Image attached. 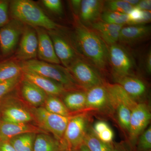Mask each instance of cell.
Returning <instances> with one entry per match:
<instances>
[{
  "mask_svg": "<svg viewBox=\"0 0 151 151\" xmlns=\"http://www.w3.org/2000/svg\"><path fill=\"white\" fill-rule=\"evenodd\" d=\"M74 37L82 54L95 67L105 69L108 62V47L98 34L79 23L76 27Z\"/></svg>",
  "mask_w": 151,
  "mask_h": 151,
  "instance_id": "1",
  "label": "cell"
},
{
  "mask_svg": "<svg viewBox=\"0 0 151 151\" xmlns=\"http://www.w3.org/2000/svg\"><path fill=\"white\" fill-rule=\"evenodd\" d=\"M10 11L14 19L32 27L54 30L58 25L49 18L42 10L29 0H15L11 2Z\"/></svg>",
  "mask_w": 151,
  "mask_h": 151,
  "instance_id": "2",
  "label": "cell"
},
{
  "mask_svg": "<svg viewBox=\"0 0 151 151\" xmlns=\"http://www.w3.org/2000/svg\"><path fill=\"white\" fill-rule=\"evenodd\" d=\"M19 65L22 71L32 72L56 81L68 91L82 90L68 69L64 66L35 59L22 61Z\"/></svg>",
  "mask_w": 151,
  "mask_h": 151,
  "instance_id": "3",
  "label": "cell"
},
{
  "mask_svg": "<svg viewBox=\"0 0 151 151\" xmlns=\"http://www.w3.org/2000/svg\"><path fill=\"white\" fill-rule=\"evenodd\" d=\"M113 111V118L127 136L129 134L131 112L137 104L124 89L117 84L105 83Z\"/></svg>",
  "mask_w": 151,
  "mask_h": 151,
  "instance_id": "4",
  "label": "cell"
},
{
  "mask_svg": "<svg viewBox=\"0 0 151 151\" xmlns=\"http://www.w3.org/2000/svg\"><path fill=\"white\" fill-rule=\"evenodd\" d=\"M17 97H4L0 101V119L12 123L35 122L32 108Z\"/></svg>",
  "mask_w": 151,
  "mask_h": 151,
  "instance_id": "5",
  "label": "cell"
},
{
  "mask_svg": "<svg viewBox=\"0 0 151 151\" xmlns=\"http://www.w3.org/2000/svg\"><path fill=\"white\" fill-rule=\"evenodd\" d=\"M37 126L62 142L70 116H64L50 113L43 107L32 108Z\"/></svg>",
  "mask_w": 151,
  "mask_h": 151,
  "instance_id": "6",
  "label": "cell"
},
{
  "mask_svg": "<svg viewBox=\"0 0 151 151\" xmlns=\"http://www.w3.org/2000/svg\"><path fill=\"white\" fill-rule=\"evenodd\" d=\"M91 121L87 112L70 116L65 129L63 140L68 149L78 150L84 142Z\"/></svg>",
  "mask_w": 151,
  "mask_h": 151,
  "instance_id": "7",
  "label": "cell"
},
{
  "mask_svg": "<svg viewBox=\"0 0 151 151\" xmlns=\"http://www.w3.org/2000/svg\"><path fill=\"white\" fill-rule=\"evenodd\" d=\"M151 119L150 107L144 102L138 103L132 109L130 117L128 141L134 151L138 138L147 129Z\"/></svg>",
  "mask_w": 151,
  "mask_h": 151,
  "instance_id": "8",
  "label": "cell"
},
{
  "mask_svg": "<svg viewBox=\"0 0 151 151\" xmlns=\"http://www.w3.org/2000/svg\"><path fill=\"white\" fill-rule=\"evenodd\" d=\"M67 69L78 85L85 91L104 83L97 70L80 58H76Z\"/></svg>",
  "mask_w": 151,
  "mask_h": 151,
  "instance_id": "9",
  "label": "cell"
},
{
  "mask_svg": "<svg viewBox=\"0 0 151 151\" xmlns=\"http://www.w3.org/2000/svg\"><path fill=\"white\" fill-rule=\"evenodd\" d=\"M104 83L86 90V111H94L113 118V110Z\"/></svg>",
  "mask_w": 151,
  "mask_h": 151,
  "instance_id": "10",
  "label": "cell"
},
{
  "mask_svg": "<svg viewBox=\"0 0 151 151\" xmlns=\"http://www.w3.org/2000/svg\"><path fill=\"white\" fill-rule=\"evenodd\" d=\"M108 60L113 69V76L132 75L133 59L123 46L116 43L110 45L108 47Z\"/></svg>",
  "mask_w": 151,
  "mask_h": 151,
  "instance_id": "11",
  "label": "cell"
},
{
  "mask_svg": "<svg viewBox=\"0 0 151 151\" xmlns=\"http://www.w3.org/2000/svg\"><path fill=\"white\" fill-rule=\"evenodd\" d=\"M24 27L21 22L14 20L0 29V46L4 55L10 54L17 46Z\"/></svg>",
  "mask_w": 151,
  "mask_h": 151,
  "instance_id": "12",
  "label": "cell"
},
{
  "mask_svg": "<svg viewBox=\"0 0 151 151\" xmlns=\"http://www.w3.org/2000/svg\"><path fill=\"white\" fill-rule=\"evenodd\" d=\"M18 49L16 55L17 59L22 61L34 59L37 53V34L33 27H24Z\"/></svg>",
  "mask_w": 151,
  "mask_h": 151,
  "instance_id": "13",
  "label": "cell"
},
{
  "mask_svg": "<svg viewBox=\"0 0 151 151\" xmlns=\"http://www.w3.org/2000/svg\"><path fill=\"white\" fill-rule=\"evenodd\" d=\"M53 43L55 54L60 63L68 68L77 58L73 47L68 41L54 30L48 33Z\"/></svg>",
  "mask_w": 151,
  "mask_h": 151,
  "instance_id": "14",
  "label": "cell"
},
{
  "mask_svg": "<svg viewBox=\"0 0 151 151\" xmlns=\"http://www.w3.org/2000/svg\"><path fill=\"white\" fill-rule=\"evenodd\" d=\"M116 84L120 85L136 102L145 97L147 88L142 79L132 75L113 76Z\"/></svg>",
  "mask_w": 151,
  "mask_h": 151,
  "instance_id": "15",
  "label": "cell"
},
{
  "mask_svg": "<svg viewBox=\"0 0 151 151\" xmlns=\"http://www.w3.org/2000/svg\"><path fill=\"white\" fill-rule=\"evenodd\" d=\"M28 133H48L32 123H12L0 119V139L1 140L9 141L15 136Z\"/></svg>",
  "mask_w": 151,
  "mask_h": 151,
  "instance_id": "16",
  "label": "cell"
},
{
  "mask_svg": "<svg viewBox=\"0 0 151 151\" xmlns=\"http://www.w3.org/2000/svg\"><path fill=\"white\" fill-rule=\"evenodd\" d=\"M38 38L37 55L41 61L52 63L60 64L57 57L51 38L44 29L36 27Z\"/></svg>",
  "mask_w": 151,
  "mask_h": 151,
  "instance_id": "17",
  "label": "cell"
},
{
  "mask_svg": "<svg viewBox=\"0 0 151 151\" xmlns=\"http://www.w3.org/2000/svg\"><path fill=\"white\" fill-rule=\"evenodd\" d=\"M19 84L22 97L32 108L43 107L47 95L38 86L22 77Z\"/></svg>",
  "mask_w": 151,
  "mask_h": 151,
  "instance_id": "18",
  "label": "cell"
},
{
  "mask_svg": "<svg viewBox=\"0 0 151 151\" xmlns=\"http://www.w3.org/2000/svg\"><path fill=\"white\" fill-rule=\"evenodd\" d=\"M22 77L38 86L47 95L62 97L68 91L61 84L44 76L29 71H22Z\"/></svg>",
  "mask_w": 151,
  "mask_h": 151,
  "instance_id": "19",
  "label": "cell"
},
{
  "mask_svg": "<svg viewBox=\"0 0 151 151\" xmlns=\"http://www.w3.org/2000/svg\"><path fill=\"white\" fill-rule=\"evenodd\" d=\"M65 106L73 114L86 112V91L84 90L67 91L62 96Z\"/></svg>",
  "mask_w": 151,
  "mask_h": 151,
  "instance_id": "20",
  "label": "cell"
},
{
  "mask_svg": "<svg viewBox=\"0 0 151 151\" xmlns=\"http://www.w3.org/2000/svg\"><path fill=\"white\" fill-rule=\"evenodd\" d=\"M68 149L64 142L48 133H39L36 136L34 151H66Z\"/></svg>",
  "mask_w": 151,
  "mask_h": 151,
  "instance_id": "21",
  "label": "cell"
},
{
  "mask_svg": "<svg viewBox=\"0 0 151 151\" xmlns=\"http://www.w3.org/2000/svg\"><path fill=\"white\" fill-rule=\"evenodd\" d=\"M150 31V26L145 24L123 27L120 31L119 41L124 43H133L147 36Z\"/></svg>",
  "mask_w": 151,
  "mask_h": 151,
  "instance_id": "22",
  "label": "cell"
},
{
  "mask_svg": "<svg viewBox=\"0 0 151 151\" xmlns=\"http://www.w3.org/2000/svg\"><path fill=\"white\" fill-rule=\"evenodd\" d=\"M103 2L99 0L81 1L80 17L81 21L85 24H92L96 22L101 14Z\"/></svg>",
  "mask_w": 151,
  "mask_h": 151,
  "instance_id": "23",
  "label": "cell"
},
{
  "mask_svg": "<svg viewBox=\"0 0 151 151\" xmlns=\"http://www.w3.org/2000/svg\"><path fill=\"white\" fill-rule=\"evenodd\" d=\"M37 134L25 133L15 136L9 140L16 151H34Z\"/></svg>",
  "mask_w": 151,
  "mask_h": 151,
  "instance_id": "24",
  "label": "cell"
},
{
  "mask_svg": "<svg viewBox=\"0 0 151 151\" xmlns=\"http://www.w3.org/2000/svg\"><path fill=\"white\" fill-rule=\"evenodd\" d=\"M84 143L90 151H112L111 143H106L100 140L91 126L88 129Z\"/></svg>",
  "mask_w": 151,
  "mask_h": 151,
  "instance_id": "25",
  "label": "cell"
},
{
  "mask_svg": "<svg viewBox=\"0 0 151 151\" xmlns=\"http://www.w3.org/2000/svg\"><path fill=\"white\" fill-rule=\"evenodd\" d=\"M43 107L48 112L60 116L68 117L73 115L68 111L62 100L57 96L47 95Z\"/></svg>",
  "mask_w": 151,
  "mask_h": 151,
  "instance_id": "26",
  "label": "cell"
},
{
  "mask_svg": "<svg viewBox=\"0 0 151 151\" xmlns=\"http://www.w3.org/2000/svg\"><path fill=\"white\" fill-rule=\"evenodd\" d=\"M20 65L13 61L0 64V84L22 75Z\"/></svg>",
  "mask_w": 151,
  "mask_h": 151,
  "instance_id": "27",
  "label": "cell"
},
{
  "mask_svg": "<svg viewBox=\"0 0 151 151\" xmlns=\"http://www.w3.org/2000/svg\"><path fill=\"white\" fill-rule=\"evenodd\" d=\"M101 17L103 21L113 24L124 25L128 24L127 14L106 11L101 14Z\"/></svg>",
  "mask_w": 151,
  "mask_h": 151,
  "instance_id": "28",
  "label": "cell"
},
{
  "mask_svg": "<svg viewBox=\"0 0 151 151\" xmlns=\"http://www.w3.org/2000/svg\"><path fill=\"white\" fill-rule=\"evenodd\" d=\"M151 127L149 126L138 138L135 151H151Z\"/></svg>",
  "mask_w": 151,
  "mask_h": 151,
  "instance_id": "29",
  "label": "cell"
},
{
  "mask_svg": "<svg viewBox=\"0 0 151 151\" xmlns=\"http://www.w3.org/2000/svg\"><path fill=\"white\" fill-rule=\"evenodd\" d=\"M106 6L108 11L128 14L134 7L125 0H113L107 2Z\"/></svg>",
  "mask_w": 151,
  "mask_h": 151,
  "instance_id": "30",
  "label": "cell"
},
{
  "mask_svg": "<svg viewBox=\"0 0 151 151\" xmlns=\"http://www.w3.org/2000/svg\"><path fill=\"white\" fill-rule=\"evenodd\" d=\"M93 29L98 33L120 31L124 25L109 23L103 21H96L92 24Z\"/></svg>",
  "mask_w": 151,
  "mask_h": 151,
  "instance_id": "31",
  "label": "cell"
},
{
  "mask_svg": "<svg viewBox=\"0 0 151 151\" xmlns=\"http://www.w3.org/2000/svg\"><path fill=\"white\" fill-rule=\"evenodd\" d=\"M22 75L0 84V101L19 84Z\"/></svg>",
  "mask_w": 151,
  "mask_h": 151,
  "instance_id": "32",
  "label": "cell"
},
{
  "mask_svg": "<svg viewBox=\"0 0 151 151\" xmlns=\"http://www.w3.org/2000/svg\"><path fill=\"white\" fill-rule=\"evenodd\" d=\"M120 31L98 33L105 44L110 45L116 44L119 41Z\"/></svg>",
  "mask_w": 151,
  "mask_h": 151,
  "instance_id": "33",
  "label": "cell"
},
{
  "mask_svg": "<svg viewBox=\"0 0 151 151\" xmlns=\"http://www.w3.org/2000/svg\"><path fill=\"white\" fill-rule=\"evenodd\" d=\"M9 6L7 1H0V28L9 22Z\"/></svg>",
  "mask_w": 151,
  "mask_h": 151,
  "instance_id": "34",
  "label": "cell"
},
{
  "mask_svg": "<svg viewBox=\"0 0 151 151\" xmlns=\"http://www.w3.org/2000/svg\"><path fill=\"white\" fill-rule=\"evenodd\" d=\"M128 24L129 25L141 24L142 11L134 7L128 14Z\"/></svg>",
  "mask_w": 151,
  "mask_h": 151,
  "instance_id": "35",
  "label": "cell"
},
{
  "mask_svg": "<svg viewBox=\"0 0 151 151\" xmlns=\"http://www.w3.org/2000/svg\"><path fill=\"white\" fill-rule=\"evenodd\" d=\"M44 5L51 12L58 14L62 13V3L60 0H43Z\"/></svg>",
  "mask_w": 151,
  "mask_h": 151,
  "instance_id": "36",
  "label": "cell"
},
{
  "mask_svg": "<svg viewBox=\"0 0 151 151\" xmlns=\"http://www.w3.org/2000/svg\"><path fill=\"white\" fill-rule=\"evenodd\" d=\"M112 151H134L128 141L118 142L113 141L111 143Z\"/></svg>",
  "mask_w": 151,
  "mask_h": 151,
  "instance_id": "37",
  "label": "cell"
},
{
  "mask_svg": "<svg viewBox=\"0 0 151 151\" xmlns=\"http://www.w3.org/2000/svg\"><path fill=\"white\" fill-rule=\"evenodd\" d=\"M100 140L106 143H111L113 142L114 134L113 130L109 127L108 129L97 134Z\"/></svg>",
  "mask_w": 151,
  "mask_h": 151,
  "instance_id": "38",
  "label": "cell"
},
{
  "mask_svg": "<svg viewBox=\"0 0 151 151\" xmlns=\"http://www.w3.org/2000/svg\"><path fill=\"white\" fill-rule=\"evenodd\" d=\"M109 127H110L106 122L103 121H99L95 123L92 129L96 134H98L107 129Z\"/></svg>",
  "mask_w": 151,
  "mask_h": 151,
  "instance_id": "39",
  "label": "cell"
},
{
  "mask_svg": "<svg viewBox=\"0 0 151 151\" xmlns=\"http://www.w3.org/2000/svg\"><path fill=\"white\" fill-rule=\"evenodd\" d=\"M136 7L141 10L150 11L151 8V0L140 1L139 2L136 6Z\"/></svg>",
  "mask_w": 151,
  "mask_h": 151,
  "instance_id": "40",
  "label": "cell"
},
{
  "mask_svg": "<svg viewBox=\"0 0 151 151\" xmlns=\"http://www.w3.org/2000/svg\"><path fill=\"white\" fill-rule=\"evenodd\" d=\"M0 151H16L8 140H0Z\"/></svg>",
  "mask_w": 151,
  "mask_h": 151,
  "instance_id": "41",
  "label": "cell"
},
{
  "mask_svg": "<svg viewBox=\"0 0 151 151\" xmlns=\"http://www.w3.org/2000/svg\"><path fill=\"white\" fill-rule=\"evenodd\" d=\"M151 18V11H142V16L141 20V24H145L150 21Z\"/></svg>",
  "mask_w": 151,
  "mask_h": 151,
  "instance_id": "42",
  "label": "cell"
},
{
  "mask_svg": "<svg viewBox=\"0 0 151 151\" xmlns=\"http://www.w3.org/2000/svg\"><path fill=\"white\" fill-rule=\"evenodd\" d=\"M145 66L146 70L149 74L151 73V52L150 50L147 54L145 60Z\"/></svg>",
  "mask_w": 151,
  "mask_h": 151,
  "instance_id": "43",
  "label": "cell"
},
{
  "mask_svg": "<svg viewBox=\"0 0 151 151\" xmlns=\"http://www.w3.org/2000/svg\"><path fill=\"white\" fill-rule=\"evenodd\" d=\"M81 3V0H72L71 1V5L75 12H77L80 11Z\"/></svg>",
  "mask_w": 151,
  "mask_h": 151,
  "instance_id": "44",
  "label": "cell"
},
{
  "mask_svg": "<svg viewBox=\"0 0 151 151\" xmlns=\"http://www.w3.org/2000/svg\"><path fill=\"white\" fill-rule=\"evenodd\" d=\"M125 1L133 7L136 6L140 1L139 0H125Z\"/></svg>",
  "mask_w": 151,
  "mask_h": 151,
  "instance_id": "45",
  "label": "cell"
},
{
  "mask_svg": "<svg viewBox=\"0 0 151 151\" xmlns=\"http://www.w3.org/2000/svg\"><path fill=\"white\" fill-rule=\"evenodd\" d=\"M78 151H90L87 146L83 143L78 149Z\"/></svg>",
  "mask_w": 151,
  "mask_h": 151,
  "instance_id": "46",
  "label": "cell"
},
{
  "mask_svg": "<svg viewBox=\"0 0 151 151\" xmlns=\"http://www.w3.org/2000/svg\"><path fill=\"white\" fill-rule=\"evenodd\" d=\"M66 151H78V150H70V149H68Z\"/></svg>",
  "mask_w": 151,
  "mask_h": 151,
  "instance_id": "47",
  "label": "cell"
},
{
  "mask_svg": "<svg viewBox=\"0 0 151 151\" xmlns=\"http://www.w3.org/2000/svg\"><path fill=\"white\" fill-rule=\"evenodd\" d=\"M0 140H1V139H0Z\"/></svg>",
  "mask_w": 151,
  "mask_h": 151,
  "instance_id": "48",
  "label": "cell"
}]
</instances>
